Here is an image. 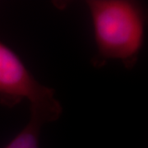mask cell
<instances>
[{
  "label": "cell",
  "mask_w": 148,
  "mask_h": 148,
  "mask_svg": "<svg viewBox=\"0 0 148 148\" xmlns=\"http://www.w3.org/2000/svg\"><path fill=\"white\" fill-rule=\"evenodd\" d=\"M86 3L96 46L93 64L101 67L109 60H119L127 69L132 68L144 41L143 7L125 0H90Z\"/></svg>",
  "instance_id": "cell-1"
},
{
  "label": "cell",
  "mask_w": 148,
  "mask_h": 148,
  "mask_svg": "<svg viewBox=\"0 0 148 148\" xmlns=\"http://www.w3.org/2000/svg\"><path fill=\"white\" fill-rule=\"evenodd\" d=\"M23 100L31 105V118L45 123L56 121L63 107L54 90L40 83L19 56L0 41V101L14 106Z\"/></svg>",
  "instance_id": "cell-2"
},
{
  "label": "cell",
  "mask_w": 148,
  "mask_h": 148,
  "mask_svg": "<svg viewBox=\"0 0 148 148\" xmlns=\"http://www.w3.org/2000/svg\"><path fill=\"white\" fill-rule=\"evenodd\" d=\"M42 123L31 118L27 126L4 148H40L39 139Z\"/></svg>",
  "instance_id": "cell-3"
}]
</instances>
